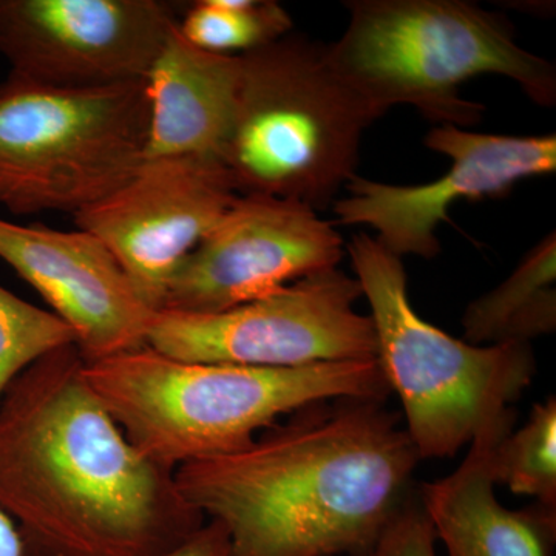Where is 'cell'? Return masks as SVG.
<instances>
[{"mask_svg":"<svg viewBox=\"0 0 556 556\" xmlns=\"http://www.w3.org/2000/svg\"><path fill=\"white\" fill-rule=\"evenodd\" d=\"M84 378L131 444L174 471L239 452L317 402L391 396L379 358L255 368L178 361L146 345L84 362Z\"/></svg>","mask_w":556,"mask_h":556,"instance_id":"3","label":"cell"},{"mask_svg":"<svg viewBox=\"0 0 556 556\" xmlns=\"http://www.w3.org/2000/svg\"><path fill=\"white\" fill-rule=\"evenodd\" d=\"M240 76L241 54L211 53L192 46L182 38L177 22L144 80L149 100L144 160L199 156L222 161Z\"/></svg>","mask_w":556,"mask_h":556,"instance_id":"14","label":"cell"},{"mask_svg":"<svg viewBox=\"0 0 556 556\" xmlns=\"http://www.w3.org/2000/svg\"><path fill=\"white\" fill-rule=\"evenodd\" d=\"M464 339L477 346L529 343L556 329V237L548 233L517 269L464 311Z\"/></svg>","mask_w":556,"mask_h":556,"instance_id":"16","label":"cell"},{"mask_svg":"<svg viewBox=\"0 0 556 556\" xmlns=\"http://www.w3.org/2000/svg\"><path fill=\"white\" fill-rule=\"evenodd\" d=\"M388 401L292 413L248 447L175 470L179 492L228 530L233 556H362L416 495L420 456Z\"/></svg>","mask_w":556,"mask_h":556,"instance_id":"2","label":"cell"},{"mask_svg":"<svg viewBox=\"0 0 556 556\" xmlns=\"http://www.w3.org/2000/svg\"><path fill=\"white\" fill-rule=\"evenodd\" d=\"M345 254L336 226L313 207L276 197L239 195L179 266L163 309L222 313L339 268Z\"/></svg>","mask_w":556,"mask_h":556,"instance_id":"10","label":"cell"},{"mask_svg":"<svg viewBox=\"0 0 556 556\" xmlns=\"http://www.w3.org/2000/svg\"><path fill=\"white\" fill-rule=\"evenodd\" d=\"M25 556H40L25 554ZM160 556H233L228 530L222 522L206 519L192 535Z\"/></svg>","mask_w":556,"mask_h":556,"instance_id":"21","label":"cell"},{"mask_svg":"<svg viewBox=\"0 0 556 556\" xmlns=\"http://www.w3.org/2000/svg\"><path fill=\"white\" fill-rule=\"evenodd\" d=\"M424 144L452 161L447 174L415 186L356 175L345 186V199L332 206L339 225L369 226L397 257L434 258L441 252L437 229L448 222L455 201L503 197L527 178L556 170L555 134L511 137L438 126Z\"/></svg>","mask_w":556,"mask_h":556,"instance_id":"12","label":"cell"},{"mask_svg":"<svg viewBox=\"0 0 556 556\" xmlns=\"http://www.w3.org/2000/svg\"><path fill=\"white\" fill-rule=\"evenodd\" d=\"M67 345L75 334L60 317L0 287V399L25 369Z\"/></svg>","mask_w":556,"mask_h":556,"instance_id":"19","label":"cell"},{"mask_svg":"<svg viewBox=\"0 0 556 556\" xmlns=\"http://www.w3.org/2000/svg\"><path fill=\"white\" fill-rule=\"evenodd\" d=\"M371 110L340 78L327 43L289 33L241 54L239 98L222 163L240 195L325 208L356 177Z\"/></svg>","mask_w":556,"mask_h":556,"instance_id":"6","label":"cell"},{"mask_svg":"<svg viewBox=\"0 0 556 556\" xmlns=\"http://www.w3.org/2000/svg\"><path fill=\"white\" fill-rule=\"evenodd\" d=\"M294 24L273 0H199L178 21L182 38L201 50L247 54L292 33Z\"/></svg>","mask_w":556,"mask_h":556,"instance_id":"17","label":"cell"},{"mask_svg":"<svg viewBox=\"0 0 556 556\" xmlns=\"http://www.w3.org/2000/svg\"><path fill=\"white\" fill-rule=\"evenodd\" d=\"M328 60L376 119L412 105L439 126L470 129L485 108L460 94L467 80H515L535 104L554 108L556 70L518 46L506 17L464 0H353Z\"/></svg>","mask_w":556,"mask_h":556,"instance_id":"4","label":"cell"},{"mask_svg":"<svg viewBox=\"0 0 556 556\" xmlns=\"http://www.w3.org/2000/svg\"><path fill=\"white\" fill-rule=\"evenodd\" d=\"M437 533L417 490L378 543L362 556H437Z\"/></svg>","mask_w":556,"mask_h":556,"instance_id":"20","label":"cell"},{"mask_svg":"<svg viewBox=\"0 0 556 556\" xmlns=\"http://www.w3.org/2000/svg\"><path fill=\"white\" fill-rule=\"evenodd\" d=\"M75 345L25 369L0 399V510L25 554L160 556L206 518L175 471L126 438Z\"/></svg>","mask_w":556,"mask_h":556,"instance_id":"1","label":"cell"},{"mask_svg":"<svg viewBox=\"0 0 556 556\" xmlns=\"http://www.w3.org/2000/svg\"><path fill=\"white\" fill-rule=\"evenodd\" d=\"M0 556H25L24 541L9 515L0 510Z\"/></svg>","mask_w":556,"mask_h":556,"instance_id":"22","label":"cell"},{"mask_svg":"<svg viewBox=\"0 0 556 556\" xmlns=\"http://www.w3.org/2000/svg\"><path fill=\"white\" fill-rule=\"evenodd\" d=\"M239 195L222 161L164 156L142 160L118 189L73 217L108 247L156 313L179 266Z\"/></svg>","mask_w":556,"mask_h":556,"instance_id":"11","label":"cell"},{"mask_svg":"<svg viewBox=\"0 0 556 556\" xmlns=\"http://www.w3.org/2000/svg\"><path fill=\"white\" fill-rule=\"evenodd\" d=\"M362 288L345 270H321L214 314L156 311L148 346L178 361L299 368L378 358L371 317L356 309Z\"/></svg>","mask_w":556,"mask_h":556,"instance_id":"8","label":"cell"},{"mask_svg":"<svg viewBox=\"0 0 556 556\" xmlns=\"http://www.w3.org/2000/svg\"><path fill=\"white\" fill-rule=\"evenodd\" d=\"M0 258L49 303L86 362L148 345L150 309L112 252L86 230L0 218Z\"/></svg>","mask_w":556,"mask_h":556,"instance_id":"13","label":"cell"},{"mask_svg":"<svg viewBox=\"0 0 556 556\" xmlns=\"http://www.w3.org/2000/svg\"><path fill=\"white\" fill-rule=\"evenodd\" d=\"M490 467L496 485H507L514 495L556 508L555 396L536 402L525 426L497 442Z\"/></svg>","mask_w":556,"mask_h":556,"instance_id":"18","label":"cell"},{"mask_svg":"<svg viewBox=\"0 0 556 556\" xmlns=\"http://www.w3.org/2000/svg\"><path fill=\"white\" fill-rule=\"evenodd\" d=\"M506 434L471 442L448 477L419 486L420 503L447 556H552L556 508L510 510L497 501L492 452Z\"/></svg>","mask_w":556,"mask_h":556,"instance_id":"15","label":"cell"},{"mask_svg":"<svg viewBox=\"0 0 556 556\" xmlns=\"http://www.w3.org/2000/svg\"><path fill=\"white\" fill-rule=\"evenodd\" d=\"M146 83L68 90L9 75L0 83V206L79 214L144 160Z\"/></svg>","mask_w":556,"mask_h":556,"instance_id":"7","label":"cell"},{"mask_svg":"<svg viewBox=\"0 0 556 556\" xmlns=\"http://www.w3.org/2000/svg\"><path fill=\"white\" fill-rule=\"evenodd\" d=\"M346 254L371 308L380 367L420 459L452 457L477 439L510 433L511 405L536 375L532 345H471L428 324L409 302L402 258L369 233H356Z\"/></svg>","mask_w":556,"mask_h":556,"instance_id":"5","label":"cell"},{"mask_svg":"<svg viewBox=\"0 0 556 556\" xmlns=\"http://www.w3.org/2000/svg\"><path fill=\"white\" fill-rule=\"evenodd\" d=\"M177 22L159 0H0V56L56 89L141 83Z\"/></svg>","mask_w":556,"mask_h":556,"instance_id":"9","label":"cell"}]
</instances>
